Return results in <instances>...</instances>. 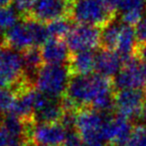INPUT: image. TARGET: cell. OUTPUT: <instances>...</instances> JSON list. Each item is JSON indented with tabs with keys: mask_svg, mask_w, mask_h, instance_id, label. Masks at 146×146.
Masks as SVG:
<instances>
[{
	"mask_svg": "<svg viewBox=\"0 0 146 146\" xmlns=\"http://www.w3.org/2000/svg\"><path fill=\"white\" fill-rule=\"evenodd\" d=\"M40 48L45 65H67L72 54L66 42L61 39L49 38Z\"/></svg>",
	"mask_w": 146,
	"mask_h": 146,
	"instance_id": "obj_12",
	"label": "cell"
},
{
	"mask_svg": "<svg viewBox=\"0 0 146 146\" xmlns=\"http://www.w3.org/2000/svg\"><path fill=\"white\" fill-rule=\"evenodd\" d=\"M100 1H102V0H100Z\"/></svg>",
	"mask_w": 146,
	"mask_h": 146,
	"instance_id": "obj_35",
	"label": "cell"
},
{
	"mask_svg": "<svg viewBox=\"0 0 146 146\" xmlns=\"http://www.w3.org/2000/svg\"><path fill=\"white\" fill-rule=\"evenodd\" d=\"M122 67V60L116 52L99 49L96 53L95 72L98 75L113 80Z\"/></svg>",
	"mask_w": 146,
	"mask_h": 146,
	"instance_id": "obj_13",
	"label": "cell"
},
{
	"mask_svg": "<svg viewBox=\"0 0 146 146\" xmlns=\"http://www.w3.org/2000/svg\"><path fill=\"white\" fill-rule=\"evenodd\" d=\"M16 100H17V94L12 88H0V113L3 115L10 113L15 104Z\"/></svg>",
	"mask_w": 146,
	"mask_h": 146,
	"instance_id": "obj_20",
	"label": "cell"
},
{
	"mask_svg": "<svg viewBox=\"0 0 146 146\" xmlns=\"http://www.w3.org/2000/svg\"><path fill=\"white\" fill-rule=\"evenodd\" d=\"M67 133L60 123L34 122L29 131V141L39 146H62Z\"/></svg>",
	"mask_w": 146,
	"mask_h": 146,
	"instance_id": "obj_9",
	"label": "cell"
},
{
	"mask_svg": "<svg viewBox=\"0 0 146 146\" xmlns=\"http://www.w3.org/2000/svg\"><path fill=\"white\" fill-rule=\"evenodd\" d=\"M70 4L68 0H35L28 17L44 24L59 18H69Z\"/></svg>",
	"mask_w": 146,
	"mask_h": 146,
	"instance_id": "obj_10",
	"label": "cell"
},
{
	"mask_svg": "<svg viewBox=\"0 0 146 146\" xmlns=\"http://www.w3.org/2000/svg\"><path fill=\"white\" fill-rule=\"evenodd\" d=\"M67 65H44L38 72L34 85L36 90L52 100H60L70 81Z\"/></svg>",
	"mask_w": 146,
	"mask_h": 146,
	"instance_id": "obj_2",
	"label": "cell"
},
{
	"mask_svg": "<svg viewBox=\"0 0 146 146\" xmlns=\"http://www.w3.org/2000/svg\"><path fill=\"white\" fill-rule=\"evenodd\" d=\"M140 118L144 121V124H146V100H145V102H144V106H143V108H142V112H141V116Z\"/></svg>",
	"mask_w": 146,
	"mask_h": 146,
	"instance_id": "obj_28",
	"label": "cell"
},
{
	"mask_svg": "<svg viewBox=\"0 0 146 146\" xmlns=\"http://www.w3.org/2000/svg\"><path fill=\"white\" fill-rule=\"evenodd\" d=\"M19 16L20 15L11 5L0 7V34H2V32L6 33L13 26H15L19 22Z\"/></svg>",
	"mask_w": 146,
	"mask_h": 146,
	"instance_id": "obj_19",
	"label": "cell"
},
{
	"mask_svg": "<svg viewBox=\"0 0 146 146\" xmlns=\"http://www.w3.org/2000/svg\"><path fill=\"white\" fill-rule=\"evenodd\" d=\"M29 146H39V145H35V144H32V143H30Z\"/></svg>",
	"mask_w": 146,
	"mask_h": 146,
	"instance_id": "obj_33",
	"label": "cell"
},
{
	"mask_svg": "<svg viewBox=\"0 0 146 146\" xmlns=\"http://www.w3.org/2000/svg\"><path fill=\"white\" fill-rule=\"evenodd\" d=\"M121 71L113 78L114 90H143L146 81L141 72V67L136 57L133 56L122 62Z\"/></svg>",
	"mask_w": 146,
	"mask_h": 146,
	"instance_id": "obj_8",
	"label": "cell"
},
{
	"mask_svg": "<svg viewBox=\"0 0 146 146\" xmlns=\"http://www.w3.org/2000/svg\"><path fill=\"white\" fill-rule=\"evenodd\" d=\"M82 146H111L106 143H83Z\"/></svg>",
	"mask_w": 146,
	"mask_h": 146,
	"instance_id": "obj_29",
	"label": "cell"
},
{
	"mask_svg": "<svg viewBox=\"0 0 146 146\" xmlns=\"http://www.w3.org/2000/svg\"><path fill=\"white\" fill-rule=\"evenodd\" d=\"M134 56L139 61V63H146V43L144 44H136L134 51Z\"/></svg>",
	"mask_w": 146,
	"mask_h": 146,
	"instance_id": "obj_26",
	"label": "cell"
},
{
	"mask_svg": "<svg viewBox=\"0 0 146 146\" xmlns=\"http://www.w3.org/2000/svg\"><path fill=\"white\" fill-rule=\"evenodd\" d=\"M83 143V139L81 138L77 130H73L67 133V136L62 146H82Z\"/></svg>",
	"mask_w": 146,
	"mask_h": 146,
	"instance_id": "obj_24",
	"label": "cell"
},
{
	"mask_svg": "<svg viewBox=\"0 0 146 146\" xmlns=\"http://www.w3.org/2000/svg\"><path fill=\"white\" fill-rule=\"evenodd\" d=\"M96 53L94 51L72 53L67 67L71 77L89 76L95 72Z\"/></svg>",
	"mask_w": 146,
	"mask_h": 146,
	"instance_id": "obj_14",
	"label": "cell"
},
{
	"mask_svg": "<svg viewBox=\"0 0 146 146\" xmlns=\"http://www.w3.org/2000/svg\"><path fill=\"white\" fill-rule=\"evenodd\" d=\"M25 77L21 54L0 45V88H12Z\"/></svg>",
	"mask_w": 146,
	"mask_h": 146,
	"instance_id": "obj_4",
	"label": "cell"
},
{
	"mask_svg": "<svg viewBox=\"0 0 146 146\" xmlns=\"http://www.w3.org/2000/svg\"><path fill=\"white\" fill-rule=\"evenodd\" d=\"M73 27L72 21L70 18H59L53 20L46 24V29L48 32L49 38L53 39H65Z\"/></svg>",
	"mask_w": 146,
	"mask_h": 146,
	"instance_id": "obj_18",
	"label": "cell"
},
{
	"mask_svg": "<svg viewBox=\"0 0 146 146\" xmlns=\"http://www.w3.org/2000/svg\"><path fill=\"white\" fill-rule=\"evenodd\" d=\"M114 100L117 114L129 119L133 123H135L137 118H140L145 102L143 90H116Z\"/></svg>",
	"mask_w": 146,
	"mask_h": 146,
	"instance_id": "obj_7",
	"label": "cell"
},
{
	"mask_svg": "<svg viewBox=\"0 0 146 146\" xmlns=\"http://www.w3.org/2000/svg\"><path fill=\"white\" fill-rule=\"evenodd\" d=\"M25 76L34 84L35 78L40 69L45 65L41 54L40 47H31L21 52Z\"/></svg>",
	"mask_w": 146,
	"mask_h": 146,
	"instance_id": "obj_15",
	"label": "cell"
},
{
	"mask_svg": "<svg viewBox=\"0 0 146 146\" xmlns=\"http://www.w3.org/2000/svg\"><path fill=\"white\" fill-rule=\"evenodd\" d=\"M68 1H70V2H72V1H73V0H68Z\"/></svg>",
	"mask_w": 146,
	"mask_h": 146,
	"instance_id": "obj_34",
	"label": "cell"
},
{
	"mask_svg": "<svg viewBox=\"0 0 146 146\" xmlns=\"http://www.w3.org/2000/svg\"><path fill=\"white\" fill-rule=\"evenodd\" d=\"M112 90H114L112 79L94 73L89 76L71 77L64 96L70 98L79 110L88 108L95 98Z\"/></svg>",
	"mask_w": 146,
	"mask_h": 146,
	"instance_id": "obj_1",
	"label": "cell"
},
{
	"mask_svg": "<svg viewBox=\"0 0 146 146\" xmlns=\"http://www.w3.org/2000/svg\"><path fill=\"white\" fill-rule=\"evenodd\" d=\"M69 18L76 24L103 28L116 16L112 15L100 0H73L70 4Z\"/></svg>",
	"mask_w": 146,
	"mask_h": 146,
	"instance_id": "obj_3",
	"label": "cell"
},
{
	"mask_svg": "<svg viewBox=\"0 0 146 146\" xmlns=\"http://www.w3.org/2000/svg\"><path fill=\"white\" fill-rule=\"evenodd\" d=\"M122 24V22L115 18L114 20L109 22L107 25L101 28L99 49L113 51V52L116 51Z\"/></svg>",
	"mask_w": 146,
	"mask_h": 146,
	"instance_id": "obj_16",
	"label": "cell"
},
{
	"mask_svg": "<svg viewBox=\"0 0 146 146\" xmlns=\"http://www.w3.org/2000/svg\"><path fill=\"white\" fill-rule=\"evenodd\" d=\"M108 116L110 115H104L89 108L78 110L76 130L84 143H103L101 140V130Z\"/></svg>",
	"mask_w": 146,
	"mask_h": 146,
	"instance_id": "obj_5",
	"label": "cell"
},
{
	"mask_svg": "<svg viewBox=\"0 0 146 146\" xmlns=\"http://www.w3.org/2000/svg\"><path fill=\"white\" fill-rule=\"evenodd\" d=\"M140 67H141V72H142V75H143V77H144V79L146 81V63L140 64Z\"/></svg>",
	"mask_w": 146,
	"mask_h": 146,
	"instance_id": "obj_30",
	"label": "cell"
},
{
	"mask_svg": "<svg viewBox=\"0 0 146 146\" xmlns=\"http://www.w3.org/2000/svg\"><path fill=\"white\" fill-rule=\"evenodd\" d=\"M2 44L20 53L31 47H36L29 19L22 18L21 21L4 33Z\"/></svg>",
	"mask_w": 146,
	"mask_h": 146,
	"instance_id": "obj_11",
	"label": "cell"
},
{
	"mask_svg": "<svg viewBox=\"0 0 146 146\" xmlns=\"http://www.w3.org/2000/svg\"><path fill=\"white\" fill-rule=\"evenodd\" d=\"M35 0H13L12 7L16 10L21 18H26L31 13Z\"/></svg>",
	"mask_w": 146,
	"mask_h": 146,
	"instance_id": "obj_22",
	"label": "cell"
},
{
	"mask_svg": "<svg viewBox=\"0 0 146 146\" xmlns=\"http://www.w3.org/2000/svg\"><path fill=\"white\" fill-rule=\"evenodd\" d=\"M64 113L60 100H53L43 110L34 113V122L35 123H59Z\"/></svg>",
	"mask_w": 146,
	"mask_h": 146,
	"instance_id": "obj_17",
	"label": "cell"
},
{
	"mask_svg": "<svg viewBox=\"0 0 146 146\" xmlns=\"http://www.w3.org/2000/svg\"><path fill=\"white\" fill-rule=\"evenodd\" d=\"M146 0H120L119 11L126 12L131 10H145Z\"/></svg>",
	"mask_w": 146,
	"mask_h": 146,
	"instance_id": "obj_23",
	"label": "cell"
},
{
	"mask_svg": "<svg viewBox=\"0 0 146 146\" xmlns=\"http://www.w3.org/2000/svg\"><path fill=\"white\" fill-rule=\"evenodd\" d=\"M11 142V137L7 133V131L3 128L0 127V146H10Z\"/></svg>",
	"mask_w": 146,
	"mask_h": 146,
	"instance_id": "obj_27",
	"label": "cell"
},
{
	"mask_svg": "<svg viewBox=\"0 0 146 146\" xmlns=\"http://www.w3.org/2000/svg\"><path fill=\"white\" fill-rule=\"evenodd\" d=\"M134 30L137 44H144V43H146V17L143 18L135 26Z\"/></svg>",
	"mask_w": 146,
	"mask_h": 146,
	"instance_id": "obj_25",
	"label": "cell"
},
{
	"mask_svg": "<svg viewBox=\"0 0 146 146\" xmlns=\"http://www.w3.org/2000/svg\"><path fill=\"white\" fill-rule=\"evenodd\" d=\"M125 146H146V124L134 123L132 132Z\"/></svg>",
	"mask_w": 146,
	"mask_h": 146,
	"instance_id": "obj_21",
	"label": "cell"
},
{
	"mask_svg": "<svg viewBox=\"0 0 146 146\" xmlns=\"http://www.w3.org/2000/svg\"><path fill=\"white\" fill-rule=\"evenodd\" d=\"M101 29L85 24H75L65 38L71 53L94 51L100 47Z\"/></svg>",
	"mask_w": 146,
	"mask_h": 146,
	"instance_id": "obj_6",
	"label": "cell"
},
{
	"mask_svg": "<svg viewBox=\"0 0 146 146\" xmlns=\"http://www.w3.org/2000/svg\"><path fill=\"white\" fill-rule=\"evenodd\" d=\"M143 92H144V96H145V100H146V86H145V88H143Z\"/></svg>",
	"mask_w": 146,
	"mask_h": 146,
	"instance_id": "obj_32",
	"label": "cell"
},
{
	"mask_svg": "<svg viewBox=\"0 0 146 146\" xmlns=\"http://www.w3.org/2000/svg\"><path fill=\"white\" fill-rule=\"evenodd\" d=\"M3 114L2 113H0V127L2 126V121H3Z\"/></svg>",
	"mask_w": 146,
	"mask_h": 146,
	"instance_id": "obj_31",
	"label": "cell"
}]
</instances>
